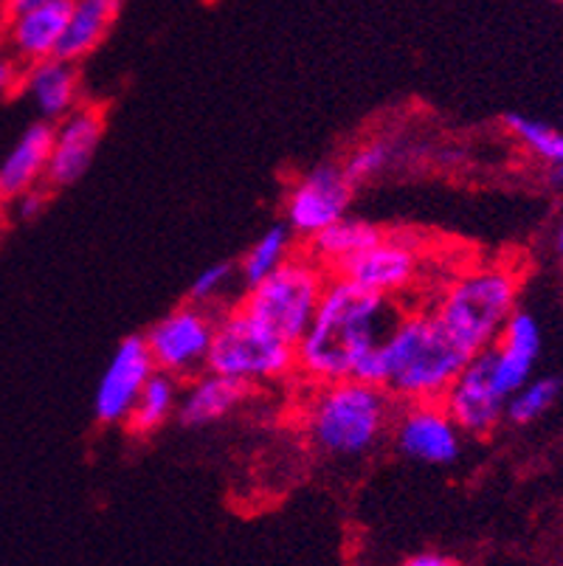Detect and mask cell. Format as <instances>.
I'll return each instance as SVG.
<instances>
[{
	"mask_svg": "<svg viewBox=\"0 0 563 566\" xmlns=\"http://www.w3.org/2000/svg\"><path fill=\"white\" fill-rule=\"evenodd\" d=\"M395 318L386 296L347 274L333 276L296 342V367L319 384L358 378L380 386V342Z\"/></svg>",
	"mask_w": 563,
	"mask_h": 566,
	"instance_id": "cell-1",
	"label": "cell"
},
{
	"mask_svg": "<svg viewBox=\"0 0 563 566\" xmlns=\"http://www.w3.org/2000/svg\"><path fill=\"white\" fill-rule=\"evenodd\" d=\"M468 358L434 313L395 318L380 342V386L406 403L442 400Z\"/></svg>",
	"mask_w": 563,
	"mask_h": 566,
	"instance_id": "cell-2",
	"label": "cell"
},
{
	"mask_svg": "<svg viewBox=\"0 0 563 566\" xmlns=\"http://www.w3.org/2000/svg\"><path fill=\"white\" fill-rule=\"evenodd\" d=\"M392 426V395L358 378L330 380L307 409L310 440L333 460H361Z\"/></svg>",
	"mask_w": 563,
	"mask_h": 566,
	"instance_id": "cell-3",
	"label": "cell"
},
{
	"mask_svg": "<svg viewBox=\"0 0 563 566\" xmlns=\"http://www.w3.org/2000/svg\"><path fill=\"white\" fill-rule=\"evenodd\" d=\"M519 300V280L508 268L488 265L457 276L434 311L448 336L468 355L493 347Z\"/></svg>",
	"mask_w": 563,
	"mask_h": 566,
	"instance_id": "cell-4",
	"label": "cell"
},
{
	"mask_svg": "<svg viewBox=\"0 0 563 566\" xmlns=\"http://www.w3.org/2000/svg\"><path fill=\"white\" fill-rule=\"evenodd\" d=\"M324 285L327 274L313 256L291 254L265 280L248 285L242 311L279 338L296 344L322 302Z\"/></svg>",
	"mask_w": 563,
	"mask_h": 566,
	"instance_id": "cell-5",
	"label": "cell"
},
{
	"mask_svg": "<svg viewBox=\"0 0 563 566\" xmlns=\"http://www.w3.org/2000/svg\"><path fill=\"white\" fill-rule=\"evenodd\" d=\"M206 367L246 386L265 384L296 367V344L279 338L240 307L217 318Z\"/></svg>",
	"mask_w": 563,
	"mask_h": 566,
	"instance_id": "cell-6",
	"label": "cell"
},
{
	"mask_svg": "<svg viewBox=\"0 0 563 566\" xmlns=\"http://www.w3.org/2000/svg\"><path fill=\"white\" fill-rule=\"evenodd\" d=\"M510 395L504 392V386L496 378L493 367V347L473 353L451 386L446 389L440 403L451 415L453 423L462 429V434L484 437L502 423L504 406H508Z\"/></svg>",
	"mask_w": 563,
	"mask_h": 566,
	"instance_id": "cell-7",
	"label": "cell"
},
{
	"mask_svg": "<svg viewBox=\"0 0 563 566\" xmlns=\"http://www.w3.org/2000/svg\"><path fill=\"white\" fill-rule=\"evenodd\" d=\"M217 318L204 305H180L158 318L147 331L149 355H153L155 369L169 375H192L206 367L211 338H215Z\"/></svg>",
	"mask_w": 563,
	"mask_h": 566,
	"instance_id": "cell-8",
	"label": "cell"
},
{
	"mask_svg": "<svg viewBox=\"0 0 563 566\" xmlns=\"http://www.w3.org/2000/svg\"><path fill=\"white\" fill-rule=\"evenodd\" d=\"M353 200V181L344 169L324 164L299 178L296 187L288 192L285 200V223L293 234L310 240L322 229H327L333 220L344 218Z\"/></svg>",
	"mask_w": 563,
	"mask_h": 566,
	"instance_id": "cell-9",
	"label": "cell"
},
{
	"mask_svg": "<svg viewBox=\"0 0 563 566\" xmlns=\"http://www.w3.org/2000/svg\"><path fill=\"white\" fill-rule=\"evenodd\" d=\"M395 446L423 465H453L462 454V429L440 400L411 403L395 426Z\"/></svg>",
	"mask_w": 563,
	"mask_h": 566,
	"instance_id": "cell-10",
	"label": "cell"
},
{
	"mask_svg": "<svg viewBox=\"0 0 563 566\" xmlns=\"http://www.w3.org/2000/svg\"><path fill=\"white\" fill-rule=\"evenodd\" d=\"M153 373L155 364L144 336L124 338L111 355L93 395V411L100 417V423H127V415Z\"/></svg>",
	"mask_w": 563,
	"mask_h": 566,
	"instance_id": "cell-11",
	"label": "cell"
},
{
	"mask_svg": "<svg viewBox=\"0 0 563 566\" xmlns=\"http://www.w3.org/2000/svg\"><path fill=\"white\" fill-rule=\"evenodd\" d=\"M420 271V254L417 245L406 237H380L378 243L361 251L355 260L341 268L338 274H347L358 285L380 293V296H397L406 287L415 285Z\"/></svg>",
	"mask_w": 563,
	"mask_h": 566,
	"instance_id": "cell-12",
	"label": "cell"
},
{
	"mask_svg": "<svg viewBox=\"0 0 563 566\" xmlns=\"http://www.w3.org/2000/svg\"><path fill=\"white\" fill-rule=\"evenodd\" d=\"M105 133V118L96 107H74L60 118L54 130V144H51L49 161V184L54 187H71L87 172L93 164L96 147Z\"/></svg>",
	"mask_w": 563,
	"mask_h": 566,
	"instance_id": "cell-13",
	"label": "cell"
},
{
	"mask_svg": "<svg viewBox=\"0 0 563 566\" xmlns=\"http://www.w3.org/2000/svg\"><path fill=\"white\" fill-rule=\"evenodd\" d=\"M541 349V331L530 313L513 311L504 322L502 333L493 344L496 378L504 386V392L513 395L519 386L533 378L535 361Z\"/></svg>",
	"mask_w": 563,
	"mask_h": 566,
	"instance_id": "cell-14",
	"label": "cell"
},
{
	"mask_svg": "<svg viewBox=\"0 0 563 566\" xmlns=\"http://www.w3.org/2000/svg\"><path fill=\"white\" fill-rule=\"evenodd\" d=\"M71 0H43L38 7L12 14L9 43L23 63H38L56 56L60 40L69 23Z\"/></svg>",
	"mask_w": 563,
	"mask_h": 566,
	"instance_id": "cell-15",
	"label": "cell"
},
{
	"mask_svg": "<svg viewBox=\"0 0 563 566\" xmlns=\"http://www.w3.org/2000/svg\"><path fill=\"white\" fill-rule=\"evenodd\" d=\"M248 386L220 373H206L186 386L178 400V420L189 429L215 426L246 400Z\"/></svg>",
	"mask_w": 563,
	"mask_h": 566,
	"instance_id": "cell-16",
	"label": "cell"
},
{
	"mask_svg": "<svg viewBox=\"0 0 563 566\" xmlns=\"http://www.w3.org/2000/svg\"><path fill=\"white\" fill-rule=\"evenodd\" d=\"M23 91L40 116L60 122L65 113L76 107L80 76H76L74 63L62 60V56H49V60L29 63V71L23 76Z\"/></svg>",
	"mask_w": 563,
	"mask_h": 566,
	"instance_id": "cell-17",
	"label": "cell"
},
{
	"mask_svg": "<svg viewBox=\"0 0 563 566\" xmlns=\"http://www.w3.org/2000/svg\"><path fill=\"white\" fill-rule=\"evenodd\" d=\"M51 144H54V127L31 125L23 136L14 142L7 158L0 161V187L7 198H14L18 192L38 187L49 172Z\"/></svg>",
	"mask_w": 563,
	"mask_h": 566,
	"instance_id": "cell-18",
	"label": "cell"
},
{
	"mask_svg": "<svg viewBox=\"0 0 563 566\" xmlns=\"http://www.w3.org/2000/svg\"><path fill=\"white\" fill-rule=\"evenodd\" d=\"M116 14L118 0H71L69 23H65L56 56L69 60V63H80L82 56L91 54L105 40Z\"/></svg>",
	"mask_w": 563,
	"mask_h": 566,
	"instance_id": "cell-19",
	"label": "cell"
},
{
	"mask_svg": "<svg viewBox=\"0 0 563 566\" xmlns=\"http://www.w3.org/2000/svg\"><path fill=\"white\" fill-rule=\"evenodd\" d=\"M380 237H384V231L375 223L344 214V218L333 220L327 229H322L319 234L310 237V256H313L322 268H335V271H341V268L347 265L350 260H355L361 251L369 249L372 243H378Z\"/></svg>",
	"mask_w": 563,
	"mask_h": 566,
	"instance_id": "cell-20",
	"label": "cell"
},
{
	"mask_svg": "<svg viewBox=\"0 0 563 566\" xmlns=\"http://www.w3.org/2000/svg\"><path fill=\"white\" fill-rule=\"evenodd\" d=\"M178 400L180 392L178 384H175V375L155 369L147 384H144L136 403H133L131 415H127V426L136 434H153L155 429H161L167 423L169 417L178 415Z\"/></svg>",
	"mask_w": 563,
	"mask_h": 566,
	"instance_id": "cell-21",
	"label": "cell"
},
{
	"mask_svg": "<svg viewBox=\"0 0 563 566\" xmlns=\"http://www.w3.org/2000/svg\"><path fill=\"white\" fill-rule=\"evenodd\" d=\"M293 249V231L288 223H277L271 229L262 231L254 240V245L246 251V256L240 260L237 274L248 285H257L260 280H265L271 271H277L282 262L291 256Z\"/></svg>",
	"mask_w": 563,
	"mask_h": 566,
	"instance_id": "cell-22",
	"label": "cell"
},
{
	"mask_svg": "<svg viewBox=\"0 0 563 566\" xmlns=\"http://www.w3.org/2000/svg\"><path fill=\"white\" fill-rule=\"evenodd\" d=\"M557 392H561V380L557 378H530L508 398L504 417L515 426H530L555 403Z\"/></svg>",
	"mask_w": 563,
	"mask_h": 566,
	"instance_id": "cell-23",
	"label": "cell"
},
{
	"mask_svg": "<svg viewBox=\"0 0 563 566\" xmlns=\"http://www.w3.org/2000/svg\"><path fill=\"white\" fill-rule=\"evenodd\" d=\"M508 127L526 150L535 153L539 158L550 164H563V133L555 130L546 122H539V118L521 116V113H510Z\"/></svg>",
	"mask_w": 563,
	"mask_h": 566,
	"instance_id": "cell-24",
	"label": "cell"
},
{
	"mask_svg": "<svg viewBox=\"0 0 563 566\" xmlns=\"http://www.w3.org/2000/svg\"><path fill=\"white\" fill-rule=\"evenodd\" d=\"M395 156L397 144L392 142V138H375V142L361 144L358 150L347 158V164L341 169H344V175H347L355 187V184H364L369 181V178H375V175L386 172L389 164L395 161Z\"/></svg>",
	"mask_w": 563,
	"mask_h": 566,
	"instance_id": "cell-25",
	"label": "cell"
},
{
	"mask_svg": "<svg viewBox=\"0 0 563 566\" xmlns=\"http://www.w3.org/2000/svg\"><path fill=\"white\" fill-rule=\"evenodd\" d=\"M237 280V268L231 262H215V265L204 268L198 276H195L192 287H189V300L195 305L211 307L223 300L226 293L231 291Z\"/></svg>",
	"mask_w": 563,
	"mask_h": 566,
	"instance_id": "cell-26",
	"label": "cell"
},
{
	"mask_svg": "<svg viewBox=\"0 0 563 566\" xmlns=\"http://www.w3.org/2000/svg\"><path fill=\"white\" fill-rule=\"evenodd\" d=\"M43 206H45V195L40 192L38 187H31L25 189V192L14 195V209H18V214L23 220L38 218V214L43 212Z\"/></svg>",
	"mask_w": 563,
	"mask_h": 566,
	"instance_id": "cell-27",
	"label": "cell"
},
{
	"mask_svg": "<svg viewBox=\"0 0 563 566\" xmlns=\"http://www.w3.org/2000/svg\"><path fill=\"white\" fill-rule=\"evenodd\" d=\"M409 566H451L453 560L448 555L437 553V549H426V553H417L406 560Z\"/></svg>",
	"mask_w": 563,
	"mask_h": 566,
	"instance_id": "cell-28",
	"label": "cell"
},
{
	"mask_svg": "<svg viewBox=\"0 0 563 566\" xmlns=\"http://www.w3.org/2000/svg\"><path fill=\"white\" fill-rule=\"evenodd\" d=\"M12 85H14V69L9 65L7 56H0V96L7 94Z\"/></svg>",
	"mask_w": 563,
	"mask_h": 566,
	"instance_id": "cell-29",
	"label": "cell"
},
{
	"mask_svg": "<svg viewBox=\"0 0 563 566\" xmlns=\"http://www.w3.org/2000/svg\"><path fill=\"white\" fill-rule=\"evenodd\" d=\"M38 3H43V0H7L9 12L18 14V12H25V9L38 7Z\"/></svg>",
	"mask_w": 563,
	"mask_h": 566,
	"instance_id": "cell-30",
	"label": "cell"
},
{
	"mask_svg": "<svg viewBox=\"0 0 563 566\" xmlns=\"http://www.w3.org/2000/svg\"><path fill=\"white\" fill-rule=\"evenodd\" d=\"M555 178L557 184H563V164H555Z\"/></svg>",
	"mask_w": 563,
	"mask_h": 566,
	"instance_id": "cell-31",
	"label": "cell"
},
{
	"mask_svg": "<svg viewBox=\"0 0 563 566\" xmlns=\"http://www.w3.org/2000/svg\"><path fill=\"white\" fill-rule=\"evenodd\" d=\"M557 249H561L563 254V220H561V229H557Z\"/></svg>",
	"mask_w": 563,
	"mask_h": 566,
	"instance_id": "cell-32",
	"label": "cell"
},
{
	"mask_svg": "<svg viewBox=\"0 0 563 566\" xmlns=\"http://www.w3.org/2000/svg\"><path fill=\"white\" fill-rule=\"evenodd\" d=\"M3 203H7V192H3V187H0V212H3Z\"/></svg>",
	"mask_w": 563,
	"mask_h": 566,
	"instance_id": "cell-33",
	"label": "cell"
}]
</instances>
